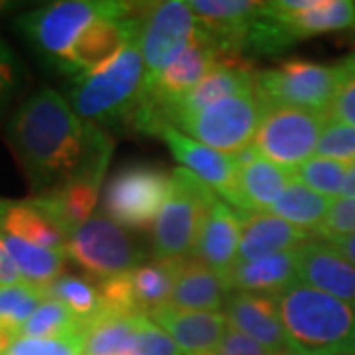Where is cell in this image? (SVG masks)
I'll return each instance as SVG.
<instances>
[{
    "label": "cell",
    "mask_w": 355,
    "mask_h": 355,
    "mask_svg": "<svg viewBox=\"0 0 355 355\" xmlns=\"http://www.w3.org/2000/svg\"><path fill=\"white\" fill-rule=\"evenodd\" d=\"M6 140L34 196L76 182L103 184L113 140L103 128L79 119L58 91H34L10 116Z\"/></svg>",
    "instance_id": "6da1fadb"
},
{
    "label": "cell",
    "mask_w": 355,
    "mask_h": 355,
    "mask_svg": "<svg viewBox=\"0 0 355 355\" xmlns=\"http://www.w3.org/2000/svg\"><path fill=\"white\" fill-rule=\"evenodd\" d=\"M272 300L291 355H355V306L304 282Z\"/></svg>",
    "instance_id": "7a4b0ae2"
},
{
    "label": "cell",
    "mask_w": 355,
    "mask_h": 355,
    "mask_svg": "<svg viewBox=\"0 0 355 355\" xmlns=\"http://www.w3.org/2000/svg\"><path fill=\"white\" fill-rule=\"evenodd\" d=\"M139 6L123 0H60L16 18V30L44 64L69 76L73 48L89 26L103 18L130 16Z\"/></svg>",
    "instance_id": "3957f363"
},
{
    "label": "cell",
    "mask_w": 355,
    "mask_h": 355,
    "mask_svg": "<svg viewBox=\"0 0 355 355\" xmlns=\"http://www.w3.org/2000/svg\"><path fill=\"white\" fill-rule=\"evenodd\" d=\"M144 93L146 69L137 38L107 67L71 79L67 103L79 119L95 127H128Z\"/></svg>",
    "instance_id": "277c9868"
},
{
    "label": "cell",
    "mask_w": 355,
    "mask_h": 355,
    "mask_svg": "<svg viewBox=\"0 0 355 355\" xmlns=\"http://www.w3.org/2000/svg\"><path fill=\"white\" fill-rule=\"evenodd\" d=\"M217 193L186 168L172 172L168 200L154 221L153 251L156 259H188Z\"/></svg>",
    "instance_id": "5b68a950"
},
{
    "label": "cell",
    "mask_w": 355,
    "mask_h": 355,
    "mask_svg": "<svg viewBox=\"0 0 355 355\" xmlns=\"http://www.w3.org/2000/svg\"><path fill=\"white\" fill-rule=\"evenodd\" d=\"M263 101L257 89L231 95L203 107L198 113L180 116L172 127L188 132L190 139L223 154H239L251 146L263 121Z\"/></svg>",
    "instance_id": "8992f818"
},
{
    "label": "cell",
    "mask_w": 355,
    "mask_h": 355,
    "mask_svg": "<svg viewBox=\"0 0 355 355\" xmlns=\"http://www.w3.org/2000/svg\"><path fill=\"white\" fill-rule=\"evenodd\" d=\"M338 65H322L291 58L277 67L257 71L254 89L263 105L328 113L338 91Z\"/></svg>",
    "instance_id": "52a82bcc"
},
{
    "label": "cell",
    "mask_w": 355,
    "mask_h": 355,
    "mask_svg": "<svg viewBox=\"0 0 355 355\" xmlns=\"http://www.w3.org/2000/svg\"><path fill=\"white\" fill-rule=\"evenodd\" d=\"M67 257L99 282L127 275L144 263V251L107 216H93L67 239Z\"/></svg>",
    "instance_id": "ba28073f"
},
{
    "label": "cell",
    "mask_w": 355,
    "mask_h": 355,
    "mask_svg": "<svg viewBox=\"0 0 355 355\" xmlns=\"http://www.w3.org/2000/svg\"><path fill=\"white\" fill-rule=\"evenodd\" d=\"M172 186V174L160 166L130 164L121 168L103 193V209L123 227L146 229L160 214Z\"/></svg>",
    "instance_id": "9c48e42d"
},
{
    "label": "cell",
    "mask_w": 355,
    "mask_h": 355,
    "mask_svg": "<svg viewBox=\"0 0 355 355\" xmlns=\"http://www.w3.org/2000/svg\"><path fill=\"white\" fill-rule=\"evenodd\" d=\"M139 48L146 69V89L158 81L166 67L190 46L198 20L190 2L166 0L140 4Z\"/></svg>",
    "instance_id": "30bf717a"
},
{
    "label": "cell",
    "mask_w": 355,
    "mask_h": 355,
    "mask_svg": "<svg viewBox=\"0 0 355 355\" xmlns=\"http://www.w3.org/2000/svg\"><path fill=\"white\" fill-rule=\"evenodd\" d=\"M263 107V121L254 139L261 156L288 170L312 158L330 114L280 105Z\"/></svg>",
    "instance_id": "8fae6325"
},
{
    "label": "cell",
    "mask_w": 355,
    "mask_h": 355,
    "mask_svg": "<svg viewBox=\"0 0 355 355\" xmlns=\"http://www.w3.org/2000/svg\"><path fill=\"white\" fill-rule=\"evenodd\" d=\"M225 55L227 53H223L214 36L198 24L190 46L166 67V71L158 77L153 87L146 89L142 101L164 121L162 113L166 107L182 99L188 91L196 87Z\"/></svg>",
    "instance_id": "7c38bea8"
},
{
    "label": "cell",
    "mask_w": 355,
    "mask_h": 355,
    "mask_svg": "<svg viewBox=\"0 0 355 355\" xmlns=\"http://www.w3.org/2000/svg\"><path fill=\"white\" fill-rule=\"evenodd\" d=\"M268 8L282 24L291 44L355 28V0H275Z\"/></svg>",
    "instance_id": "4fadbf2b"
},
{
    "label": "cell",
    "mask_w": 355,
    "mask_h": 355,
    "mask_svg": "<svg viewBox=\"0 0 355 355\" xmlns=\"http://www.w3.org/2000/svg\"><path fill=\"white\" fill-rule=\"evenodd\" d=\"M257 71L251 62L243 55H225L219 64L203 77L196 87L188 91L182 99H178L164 109V121L174 125L180 116L202 111L203 107L214 105L231 95H239L254 89Z\"/></svg>",
    "instance_id": "5bb4252c"
},
{
    "label": "cell",
    "mask_w": 355,
    "mask_h": 355,
    "mask_svg": "<svg viewBox=\"0 0 355 355\" xmlns=\"http://www.w3.org/2000/svg\"><path fill=\"white\" fill-rule=\"evenodd\" d=\"M140 8V6H139ZM139 10L125 18H103L89 26L73 48L69 77H85L113 62L132 40L139 38Z\"/></svg>",
    "instance_id": "9a60e30c"
},
{
    "label": "cell",
    "mask_w": 355,
    "mask_h": 355,
    "mask_svg": "<svg viewBox=\"0 0 355 355\" xmlns=\"http://www.w3.org/2000/svg\"><path fill=\"white\" fill-rule=\"evenodd\" d=\"M156 137H160L168 144V148L176 156L182 168L200 178L203 184H207L225 202H231V196L235 190V178L239 172L235 156L217 153L202 142L186 137L172 125H162L158 128Z\"/></svg>",
    "instance_id": "2e32d148"
},
{
    "label": "cell",
    "mask_w": 355,
    "mask_h": 355,
    "mask_svg": "<svg viewBox=\"0 0 355 355\" xmlns=\"http://www.w3.org/2000/svg\"><path fill=\"white\" fill-rule=\"evenodd\" d=\"M223 310L231 328L261 343L272 354L291 355L272 296L231 291Z\"/></svg>",
    "instance_id": "e0dca14e"
},
{
    "label": "cell",
    "mask_w": 355,
    "mask_h": 355,
    "mask_svg": "<svg viewBox=\"0 0 355 355\" xmlns=\"http://www.w3.org/2000/svg\"><path fill=\"white\" fill-rule=\"evenodd\" d=\"M148 318L174 340L184 355H214L229 328L221 312L180 310L174 306H164Z\"/></svg>",
    "instance_id": "ac0fdd59"
},
{
    "label": "cell",
    "mask_w": 355,
    "mask_h": 355,
    "mask_svg": "<svg viewBox=\"0 0 355 355\" xmlns=\"http://www.w3.org/2000/svg\"><path fill=\"white\" fill-rule=\"evenodd\" d=\"M237 216L241 221V239L235 265L265 259L270 254L296 251L314 237L308 231L294 227L292 223L272 214L237 211Z\"/></svg>",
    "instance_id": "d6986e66"
},
{
    "label": "cell",
    "mask_w": 355,
    "mask_h": 355,
    "mask_svg": "<svg viewBox=\"0 0 355 355\" xmlns=\"http://www.w3.org/2000/svg\"><path fill=\"white\" fill-rule=\"evenodd\" d=\"M198 24L209 32L227 55H241L243 40L263 8L253 0H191Z\"/></svg>",
    "instance_id": "ffe728a7"
},
{
    "label": "cell",
    "mask_w": 355,
    "mask_h": 355,
    "mask_svg": "<svg viewBox=\"0 0 355 355\" xmlns=\"http://www.w3.org/2000/svg\"><path fill=\"white\" fill-rule=\"evenodd\" d=\"M298 282L355 306V266L324 241L298 249Z\"/></svg>",
    "instance_id": "44dd1931"
},
{
    "label": "cell",
    "mask_w": 355,
    "mask_h": 355,
    "mask_svg": "<svg viewBox=\"0 0 355 355\" xmlns=\"http://www.w3.org/2000/svg\"><path fill=\"white\" fill-rule=\"evenodd\" d=\"M239 239L241 221L237 211L227 202L217 200L207 214L191 257L202 261L203 265H207L225 279L237 261Z\"/></svg>",
    "instance_id": "7402d4cb"
},
{
    "label": "cell",
    "mask_w": 355,
    "mask_h": 355,
    "mask_svg": "<svg viewBox=\"0 0 355 355\" xmlns=\"http://www.w3.org/2000/svg\"><path fill=\"white\" fill-rule=\"evenodd\" d=\"M292 182L294 170L282 168L266 160L265 156H259L251 164L239 168L229 203L235 205L237 211L266 214Z\"/></svg>",
    "instance_id": "603a6c76"
},
{
    "label": "cell",
    "mask_w": 355,
    "mask_h": 355,
    "mask_svg": "<svg viewBox=\"0 0 355 355\" xmlns=\"http://www.w3.org/2000/svg\"><path fill=\"white\" fill-rule=\"evenodd\" d=\"M229 292L227 280L221 275L203 265L202 261L188 257L182 259L168 306L196 312H219L225 306Z\"/></svg>",
    "instance_id": "cb8c5ba5"
},
{
    "label": "cell",
    "mask_w": 355,
    "mask_h": 355,
    "mask_svg": "<svg viewBox=\"0 0 355 355\" xmlns=\"http://www.w3.org/2000/svg\"><path fill=\"white\" fill-rule=\"evenodd\" d=\"M225 280L231 291L277 296L298 282V249L239 263L229 270Z\"/></svg>",
    "instance_id": "d4e9b609"
},
{
    "label": "cell",
    "mask_w": 355,
    "mask_h": 355,
    "mask_svg": "<svg viewBox=\"0 0 355 355\" xmlns=\"http://www.w3.org/2000/svg\"><path fill=\"white\" fill-rule=\"evenodd\" d=\"M0 231L32 245L58 251H65L69 239L55 225V221L34 202V198L20 202L0 200Z\"/></svg>",
    "instance_id": "484cf974"
},
{
    "label": "cell",
    "mask_w": 355,
    "mask_h": 355,
    "mask_svg": "<svg viewBox=\"0 0 355 355\" xmlns=\"http://www.w3.org/2000/svg\"><path fill=\"white\" fill-rule=\"evenodd\" d=\"M137 318L99 312L83 322L77 334L79 355H132Z\"/></svg>",
    "instance_id": "4316f807"
},
{
    "label": "cell",
    "mask_w": 355,
    "mask_h": 355,
    "mask_svg": "<svg viewBox=\"0 0 355 355\" xmlns=\"http://www.w3.org/2000/svg\"><path fill=\"white\" fill-rule=\"evenodd\" d=\"M101 184L95 182H76L50 193L34 196V202L55 221V225L69 237L79 229L95 209Z\"/></svg>",
    "instance_id": "83f0119b"
},
{
    "label": "cell",
    "mask_w": 355,
    "mask_h": 355,
    "mask_svg": "<svg viewBox=\"0 0 355 355\" xmlns=\"http://www.w3.org/2000/svg\"><path fill=\"white\" fill-rule=\"evenodd\" d=\"M182 259H154L128 272L130 288L142 316L170 304Z\"/></svg>",
    "instance_id": "f1b7e54d"
},
{
    "label": "cell",
    "mask_w": 355,
    "mask_h": 355,
    "mask_svg": "<svg viewBox=\"0 0 355 355\" xmlns=\"http://www.w3.org/2000/svg\"><path fill=\"white\" fill-rule=\"evenodd\" d=\"M0 237L24 282L44 288L51 280L62 277V270L69 261L67 251L38 247L12 235H6L2 231H0Z\"/></svg>",
    "instance_id": "f546056e"
},
{
    "label": "cell",
    "mask_w": 355,
    "mask_h": 355,
    "mask_svg": "<svg viewBox=\"0 0 355 355\" xmlns=\"http://www.w3.org/2000/svg\"><path fill=\"white\" fill-rule=\"evenodd\" d=\"M331 202L334 200L320 196L314 190L306 188L304 184L294 180L291 186L282 191L279 200L270 205L266 214H272L292 223L294 227L308 231L310 235H316V231L322 227L324 219L330 211Z\"/></svg>",
    "instance_id": "4dcf8cb0"
},
{
    "label": "cell",
    "mask_w": 355,
    "mask_h": 355,
    "mask_svg": "<svg viewBox=\"0 0 355 355\" xmlns=\"http://www.w3.org/2000/svg\"><path fill=\"white\" fill-rule=\"evenodd\" d=\"M79 328H81V320L67 306L53 298H46L22 326L20 338L76 340Z\"/></svg>",
    "instance_id": "1f68e13d"
},
{
    "label": "cell",
    "mask_w": 355,
    "mask_h": 355,
    "mask_svg": "<svg viewBox=\"0 0 355 355\" xmlns=\"http://www.w3.org/2000/svg\"><path fill=\"white\" fill-rule=\"evenodd\" d=\"M48 298L67 306L76 314L81 324L101 312V292L99 286L93 284L87 277H76V275H62L51 280L48 286H44Z\"/></svg>",
    "instance_id": "d6a6232c"
},
{
    "label": "cell",
    "mask_w": 355,
    "mask_h": 355,
    "mask_svg": "<svg viewBox=\"0 0 355 355\" xmlns=\"http://www.w3.org/2000/svg\"><path fill=\"white\" fill-rule=\"evenodd\" d=\"M46 298L48 296L44 288L28 284L24 280L16 284H0V330L20 334L28 318Z\"/></svg>",
    "instance_id": "836d02e7"
},
{
    "label": "cell",
    "mask_w": 355,
    "mask_h": 355,
    "mask_svg": "<svg viewBox=\"0 0 355 355\" xmlns=\"http://www.w3.org/2000/svg\"><path fill=\"white\" fill-rule=\"evenodd\" d=\"M349 166L352 164H343L324 156H312L298 168H294V180L320 196L336 200L342 196L343 182L349 172Z\"/></svg>",
    "instance_id": "e575fe53"
},
{
    "label": "cell",
    "mask_w": 355,
    "mask_h": 355,
    "mask_svg": "<svg viewBox=\"0 0 355 355\" xmlns=\"http://www.w3.org/2000/svg\"><path fill=\"white\" fill-rule=\"evenodd\" d=\"M26 69L10 44L0 36V121L10 111L14 99L24 89Z\"/></svg>",
    "instance_id": "d590c367"
},
{
    "label": "cell",
    "mask_w": 355,
    "mask_h": 355,
    "mask_svg": "<svg viewBox=\"0 0 355 355\" xmlns=\"http://www.w3.org/2000/svg\"><path fill=\"white\" fill-rule=\"evenodd\" d=\"M316 156L331 158L343 164L355 162V127L328 119L322 137L318 140Z\"/></svg>",
    "instance_id": "8d00e7d4"
},
{
    "label": "cell",
    "mask_w": 355,
    "mask_h": 355,
    "mask_svg": "<svg viewBox=\"0 0 355 355\" xmlns=\"http://www.w3.org/2000/svg\"><path fill=\"white\" fill-rule=\"evenodd\" d=\"M340 81L330 105V119L355 127V53L338 64Z\"/></svg>",
    "instance_id": "74e56055"
},
{
    "label": "cell",
    "mask_w": 355,
    "mask_h": 355,
    "mask_svg": "<svg viewBox=\"0 0 355 355\" xmlns=\"http://www.w3.org/2000/svg\"><path fill=\"white\" fill-rule=\"evenodd\" d=\"M132 355H184L174 340L148 316L137 318Z\"/></svg>",
    "instance_id": "f35d334b"
},
{
    "label": "cell",
    "mask_w": 355,
    "mask_h": 355,
    "mask_svg": "<svg viewBox=\"0 0 355 355\" xmlns=\"http://www.w3.org/2000/svg\"><path fill=\"white\" fill-rule=\"evenodd\" d=\"M331 235H355V198L340 196L331 202L330 211L314 237L324 239Z\"/></svg>",
    "instance_id": "ab89813d"
},
{
    "label": "cell",
    "mask_w": 355,
    "mask_h": 355,
    "mask_svg": "<svg viewBox=\"0 0 355 355\" xmlns=\"http://www.w3.org/2000/svg\"><path fill=\"white\" fill-rule=\"evenodd\" d=\"M214 355H279L272 354L270 349L263 347L261 343L253 342L251 338L243 336L241 331L229 326L221 343L217 345Z\"/></svg>",
    "instance_id": "60d3db41"
},
{
    "label": "cell",
    "mask_w": 355,
    "mask_h": 355,
    "mask_svg": "<svg viewBox=\"0 0 355 355\" xmlns=\"http://www.w3.org/2000/svg\"><path fill=\"white\" fill-rule=\"evenodd\" d=\"M16 282H22V277L0 237V284H16Z\"/></svg>",
    "instance_id": "b9f144b4"
},
{
    "label": "cell",
    "mask_w": 355,
    "mask_h": 355,
    "mask_svg": "<svg viewBox=\"0 0 355 355\" xmlns=\"http://www.w3.org/2000/svg\"><path fill=\"white\" fill-rule=\"evenodd\" d=\"M322 241L330 245L336 253H340L355 266V235H331V237H324Z\"/></svg>",
    "instance_id": "7bdbcfd3"
},
{
    "label": "cell",
    "mask_w": 355,
    "mask_h": 355,
    "mask_svg": "<svg viewBox=\"0 0 355 355\" xmlns=\"http://www.w3.org/2000/svg\"><path fill=\"white\" fill-rule=\"evenodd\" d=\"M342 196L343 198H355V162L349 166V172L345 176Z\"/></svg>",
    "instance_id": "ee69618b"
},
{
    "label": "cell",
    "mask_w": 355,
    "mask_h": 355,
    "mask_svg": "<svg viewBox=\"0 0 355 355\" xmlns=\"http://www.w3.org/2000/svg\"><path fill=\"white\" fill-rule=\"evenodd\" d=\"M2 355H10V354H2Z\"/></svg>",
    "instance_id": "f6af8a7d"
}]
</instances>
